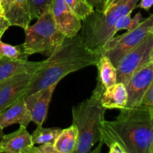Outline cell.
I'll return each instance as SVG.
<instances>
[{
  "mask_svg": "<svg viewBox=\"0 0 153 153\" xmlns=\"http://www.w3.org/2000/svg\"><path fill=\"white\" fill-rule=\"evenodd\" d=\"M43 64V61L34 62L28 60H12L0 57V82L20 73L36 72Z\"/></svg>",
  "mask_w": 153,
  "mask_h": 153,
  "instance_id": "5bb4252c",
  "label": "cell"
},
{
  "mask_svg": "<svg viewBox=\"0 0 153 153\" xmlns=\"http://www.w3.org/2000/svg\"><path fill=\"white\" fill-rule=\"evenodd\" d=\"M31 122V116L24 99H20L0 111V127L3 129L13 124H19V126L27 127Z\"/></svg>",
  "mask_w": 153,
  "mask_h": 153,
  "instance_id": "4fadbf2b",
  "label": "cell"
},
{
  "mask_svg": "<svg viewBox=\"0 0 153 153\" xmlns=\"http://www.w3.org/2000/svg\"><path fill=\"white\" fill-rule=\"evenodd\" d=\"M33 25L25 29L24 52L28 56L40 53L49 57L63 43L65 36L58 29L50 8L43 12Z\"/></svg>",
  "mask_w": 153,
  "mask_h": 153,
  "instance_id": "5b68a950",
  "label": "cell"
},
{
  "mask_svg": "<svg viewBox=\"0 0 153 153\" xmlns=\"http://www.w3.org/2000/svg\"><path fill=\"white\" fill-rule=\"evenodd\" d=\"M34 73H20L0 82V111L20 99H23Z\"/></svg>",
  "mask_w": 153,
  "mask_h": 153,
  "instance_id": "9c48e42d",
  "label": "cell"
},
{
  "mask_svg": "<svg viewBox=\"0 0 153 153\" xmlns=\"http://www.w3.org/2000/svg\"><path fill=\"white\" fill-rule=\"evenodd\" d=\"M52 0H28L31 19H37L43 12L50 8Z\"/></svg>",
  "mask_w": 153,
  "mask_h": 153,
  "instance_id": "603a6c76",
  "label": "cell"
},
{
  "mask_svg": "<svg viewBox=\"0 0 153 153\" xmlns=\"http://www.w3.org/2000/svg\"><path fill=\"white\" fill-rule=\"evenodd\" d=\"M34 146L26 127L20 126L14 132L3 135L0 143V153H31Z\"/></svg>",
  "mask_w": 153,
  "mask_h": 153,
  "instance_id": "7c38bea8",
  "label": "cell"
},
{
  "mask_svg": "<svg viewBox=\"0 0 153 153\" xmlns=\"http://www.w3.org/2000/svg\"><path fill=\"white\" fill-rule=\"evenodd\" d=\"M88 1L94 7V10H103L105 0H88Z\"/></svg>",
  "mask_w": 153,
  "mask_h": 153,
  "instance_id": "83f0119b",
  "label": "cell"
},
{
  "mask_svg": "<svg viewBox=\"0 0 153 153\" xmlns=\"http://www.w3.org/2000/svg\"><path fill=\"white\" fill-rule=\"evenodd\" d=\"M50 10L55 25L66 37H73L79 34L82 20L64 0H52Z\"/></svg>",
  "mask_w": 153,
  "mask_h": 153,
  "instance_id": "30bf717a",
  "label": "cell"
},
{
  "mask_svg": "<svg viewBox=\"0 0 153 153\" xmlns=\"http://www.w3.org/2000/svg\"><path fill=\"white\" fill-rule=\"evenodd\" d=\"M61 131L60 128H43L42 126H37V128L31 134V140L34 145L53 143Z\"/></svg>",
  "mask_w": 153,
  "mask_h": 153,
  "instance_id": "d6986e66",
  "label": "cell"
},
{
  "mask_svg": "<svg viewBox=\"0 0 153 153\" xmlns=\"http://www.w3.org/2000/svg\"><path fill=\"white\" fill-rule=\"evenodd\" d=\"M3 135H4V134H3V128H1V127H0V143H1V140Z\"/></svg>",
  "mask_w": 153,
  "mask_h": 153,
  "instance_id": "4dcf8cb0",
  "label": "cell"
},
{
  "mask_svg": "<svg viewBox=\"0 0 153 153\" xmlns=\"http://www.w3.org/2000/svg\"><path fill=\"white\" fill-rule=\"evenodd\" d=\"M130 15L131 13L125 14L118 19L117 22L115 24L114 29L115 34L122 29L131 31V30L135 28L143 20L140 12H138L133 18H131Z\"/></svg>",
  "mask_w": 153,
  "mask_h": 153,
  "instance_id": "44dd1931",
  "label": "cell"
},
{
  "mask_svg": "<svg viewBox=\"0 0 153 153\" xmlns=\"http://www.w3.org/2000/svg\"><path fill=\"white\" fill-rule=\"evenodd\" d=\"M138 107L153 111V83L144 94Z\"/></svg>",
  "mask_w": 153,
  "mask_h": 153,
  "instance_id": "cb8c5ba5",
  "label": "cell"
},
{
  "mask_svg": "<svg viewBox=\"0 0 153 153\" xmlns=\"http://www.w3.org/2000/svg\"><path fill=\"white\" fill-rule=\"evenodd\" d=\"M0 57L12 60H28V56L24 52L22 45L13 46L0 40Z\"/></svg>",
  "mask_w": 153,
  "mask_h": 153,
  "instance_id": "ffe728a7",
  "label": "cell"
},
{
  "mask_svg": "<svg viewBox=\"0 0 153 153\" xmlns=\"http://www.w3.org/2000/svg\"><path fill=\"white\" fill-rule=\"evenodd\" d=\"M11 26L8 19L5 17L4 14H0V40L4 34V33Z\"/></svg>",
  "mask_w": 153,
  "mask_h": 153,
  "instance_id": "484cf974",
  "label": "cell"
},
{
  "mask_svg": "<svg viewBox=\"0 0 153 153\" xmlns=\"http://www.w3.org/2000/svg\"><path fill=\"white\" fill-rule=\"evenodd\" d=\"M4 15L10 25L21 27L25 30L31 20L28 0H12L8 10Z\"/></svg>",
  "mask_w": 153,
  "mask_h": 153,
  "instance_id": "2e32d148",
  "label": "cell"
},
{
  "mask_svg": "<svg viewBox=\"0 0 153 153\" xmlns=\"http://www.w3.org/2000/svg\"><path fill=\"white\" fill-rule=\"evenodd\" d=\"M152 3L153 0H141L138 5H136V7H139L145 10H149L152 7Z\"/></svg>",
  "mask_w": 153,
  "mask_h": 153,
  "instance_id": "f1b7e54d",
  "label": "cell"
},
{
  "mask_svg": "<svg viewBox=\"0 0 153 153\" xmlns=\"http://www.w3.org/2000/svg\"><path fill=\"white\" fill-rule=\"evenodd\" d=\"M151 61H153V33L121 58L116 67L117 82L126 85L136 72Z\"/></svg>",
  "mask_w": 153,
  "mask_h": 153,
  "instance_id": "52a82bcc",
  "label": "cell"
},
{
  "mask_svg": "<svg viewBox=\"0 0 153 153\" xmlns=\"http://www.w3.org/2000/svg\"><path fill=\"white\" fill-rule=\"evenodd\" d=\"M78 140V130L74 125L61 129L54 141V148L57 153H74Z\"/></svg>",
  "mask_w": 153,
  "mask_h": 153,
  "instance_id": "e0dca14e",
  "label": "cell"
},
{
  "mask_svg": "<svg viewBox=\"0 0 153 153\" xmlns=\"http://www.w3.org/2000/svg\"><path fill=\"white\" fill-rule=\"evenodd\" d=\"M1 3V5H2L3 10H4V14L7 12V10H8L9 7H10V4L12 2V0H0Z\"/></svg>",
  "mask_w": 153,
  "mask_h": 153,
  "instance_id": "f546056e",
  "label": "cell"
},
{
  "mask_svg": "<svg viewBox=\"0 0 153 153\" xmlns=\"http://www.w3.org/2000/svg\"><path fill=\"white\" fill-rule=\"evenodd\" d=\"M100 55L85 47L79 34L65 37L53 53L43 61V67L33 74L23 99L36 91L58 82L70 73L97 64Z\"/></svg>",
  "mask_w": 153,
  "mask_h": 153,
  "instance_id": "7a4b0ae2",
  "label": "cell"
},
{
  "mask_svg": "<svg viewBox=\"0 0 153 153\" xmlns=\"http://www.w3.org/2000/svg\"><path fill=\"white\" fill-rule=\"evenodd\" d=\"M120 110L115 120L102 123L100 141L108 146L118 143L125 153H153V111L141 107Z\"/></svg>",
  "mask_w": 153,
  "mask_h": 153,
  "instance_id": "6da1fadb",
  "label": "cell"
},
{
  "mask_svg": "<svg viewBox=\"0 0 153 153\" xmlns=\"http://www.w3.org/2000/svg\"><path fill=\"white\" fill-rule=\"evenodd\" d=\"M56 86L57 84L50 85L24 98L25 105L31 116V121L37 126H43L46 120L49 104Z\"/></svg>",
  "mask_w": 153,
  "mask_h": 153,
  "instance_id": "8fae6325",
  "label": "cell"
},
{
  "mask_svg": "<svg viewBox=\"0 0 153 153\" xmlns=\"http://www.w3.org/2000/svg\"><path fill=\"white\" fill-rule=\"evenodd\" d=\"M0 14H4V10H3L2 5H1V1H0Z\"/></svg>",
  "mask_w": 153,
  "mask_h": 153,
  "instance_id": "1f68e13d",
  "label": "cell"
},
{
  "mask_svg": "<svg viewBox=\"0 0 153 153\" xmlns=\"http://www.w3.org/2000/svg\"><path fill=\"white\" fill-rule=\"evenodd\" d=\"M153 33V16L151 14L135 28L126 33L109 39L104 44L100 55L109 58L115 67L121 58L130 50L140 44L146 37Z\"/></svg>",
  "mask_w": 153,
  "mask_h": 153,
  "instance_id": "8992f818",
  "label": "cell"
},
{
  "mask_svg": "<svg viewBox=\"0 0 153 153\" xmlns=\"http://www.w3.org/2000/svg\"><path fill=\"white\" fill-rule=\"evenodd\" d=\"M96 66L98 69L97 82L105 88L117 83V70L107 56L100 55Z\"/></svg>",
  "mask_w": 153,
  "mask_h": 153,
  "instance_id": "ac0fdd59",
  "label": "cell"
},
{
  "mask_svg": "<svg viewBox=\"0 0 153 153\" xmlns=\"http://www.w3.org/2000/svg\"><path fill=\"white\" fill-rule=\"evenodd\" d=\"M140 0H126L107 11L94 10L82 20L79 36L85 47L100 55L105 43L115 35L114 26L118 19L131 13Z\"/></svg>",
  "mask_w": 153,
  "mask_h": 153,
  "instance_id": "277c9868",
  "label": "cell"
},
{
  "mask_svg": "<svg viewBox=\"0 0 153 153\" xmlns=\"http://www.w3.org/2000/svg\"><path fill=\"white\" fill-rule=\"evenodd\" d=\"M64 1L81 20H83L94 10L88 0H64Z\"/></svg>",
  "mask_w": 153,
  "mask_h": 153,
  "instance_id": "7402d4cb",
  "label": "cell"
},
{
  "mask_svg": "<svg viewBox=\"0 0 153 153\" xmlns=\"http://www.w3.org/2000/svg\"><path fill=\"white\" fill-rule=\"evenodd\" d=\"M126 0H105L104 7H103L102 11H107L111 7L120 4L123 1H125Z\"/></svg>",
  "mask_w": 153,
  "mask_h": 153,
  "instance_id": "4316f807",
  "label": "cell"
},
{
  "mask_svg": "<svg viewBox=\"0 0 153 153\" xmlns=\"http://www.w3.org/2000/svg\"><path fill=\"white\" fill-rule=\"evenodd\" d=\"M105 88L97 82L90 98L73 106V125L78 130V140L74 153H87L101 140L102 124L105 120L106 108L101 103V96Z\"/></svg>",
  "mask_w": 153,
  "mask_h": 153,
  "instance_id": "3957f363",
  "label": "cell"
},
{
  "mask_svg": "<svg viewBox=\"0 0 153 153\" xmlns=\"http://www.w3.org/2000/svg\"><path fill=\"white\" fill-rule=\"evenodd\" d=\"M153 83V61L136 72L126 84L127 102L123 108H137L149 87Z\"/></svg>",
  "mask_w": 153,
  "mask_h": 153,
  "instance_id": "ba28073f",
  "label": "cell"
},
{
  "mask_svg": "<svg viewBox=\"0 0 153 153\" xmlns=\"http://www.w3.org/2000/svg\"><path fill=\"white\" fill-rule=\"evenodd\" d=\"M31 153H57L53 143H47L40 144L39 146H33Z\"/></svg>",
  "mask_w": 153,
  "mask_h": 153,
  "instance_id": "d4e9b609",
  "label": "cell"
},
{
  "mask_svg": "<svg viewBox=\"0 0 153 153\" xmlns=\"http://www.w3.org/2000/svg\"><path fill=\"white\" fill-rule=\"evenodd\" d=\"M127 102V92L123 83L117 82L106 88L101 96V103L106 109H122Z\"/></svg>",
  "mask_w": 153,
  "mask_h": 153,
  "instance_id": "9a60e30c",
  "label": "cell"
}]
</instances>
